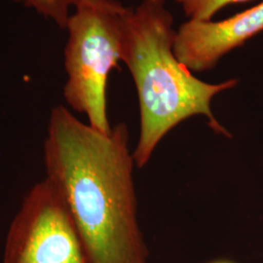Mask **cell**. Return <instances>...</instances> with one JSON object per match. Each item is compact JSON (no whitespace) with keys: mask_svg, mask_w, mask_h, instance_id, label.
<instances>
[{"mask_svg":"<svg viewBox=\"0 0 263 263\" xmlns=\"http://www.w3.org/2000/svg\"><path fill=\"white\" fill-rule=\"evenodd\" d=\"M26 7L34 10L39 15L53 21L63 29H66L70 17V9L88 0H15Z\"/></svg>","mask_w":263,"mask_h":263,"instance_id":"obj_6","label":"cell"},{"mask_svg":"<svg viewBox=\"0 0 263 263\" xmlns=\"http://www.w3.org/2000/svg\"><path fill=\"white\" fill-rule=\"evenodd\" d=\"M181 6L188 20L212 21L216 13L232 4L252 0H175Z\"/></svg>","mask_w":263,"mask_h":263,"instance_id":"obj_7","label":"cell"},{"mask_svg":"<svg viewBox=\"0 0 263 263\" xmlns=\"http://www.w3.org/2000/svg\"><path fill=\"white\" fill-rule=\"evenodd\" d=\"M43 153L46 177L66 201L87 263H147L127 125L102 133L58 105L50 113Z\"/></svg>","mask_w":263,"mask_h":263,"instance_id":"obj_1","label":"cell"},{"mask_svg":"<svg viewBox=\"0 0 263 263\" xmlns=\"http://www.w3.org/2000/svg\"><path fill=\"white\" fill-rule=\"evenodd\" d=\"M262 31L263 1L221 21L188 20L177 30L174 52L190 71L205 72Z\"/></svg>","mask_w":263,"mask_h":263,"instance_id":"obj_5","label":"cell"},{"mask_svg":"<svg viewBox=\"0 0 263 263\" xmlns=\"http://www.w3.org/2000/svg\"><path fill=\"white\" fill-rule=\"evenodd\" d=\"M128 7L117 0H88L70 15L66 29L67 74L64 97L89 125L109 133L106 88L108 77L122 62L123 33Z\"/></svg>","mask_w":263,"mask_h":263,"instance_id":"obj_3","label":"cell"},{"mask_svg":"<svg viewBox=\"0 0 263 263\" xmlns=\"http://www.w3.org/2000/svg\"><path fill=\"white\" fill-rule=\"evenodd\" d=\"M166 0H142L127 8L124 21L122 62L136 85L141 133L135 165L142 168L160 141L176 126L196 115L205 116L217 135L231 138L216 120L212 102L216 95L233 89L237 79L212 84L192 74L174 52L177 30Z\"/></svg>","mask_w":263,"mask_h":263,"instance_id":"obj_2","label":"cell"},{"mask_svg":"<svg viewBox=\"0 0 263 263\" xmlns=\"http://www.w3.org/2000/svg\"><path fill=\"white\" fill-rule=\"evenodd\" d=\"M212 263H233L231 262V261H227V260H219V261H215V262Z\"/></svg>","mask_w":263,"mask_h":263,"instance_id":"obj_8","label":"cell"},{"mask_svg":"<svg viewBox=\"0 0 263 263\" xmlns=\"http://www.w3.org/2000/svg\"><path fill=\"white\" fill-rule=\"evenodd\" d=\"M3 263H87L66 201L47 177L24 198L7 233Z\"/></svg>","mask_w":263,"mask_h":263,"instance_id":"obj_4","label":"cell"}]
</instances>
